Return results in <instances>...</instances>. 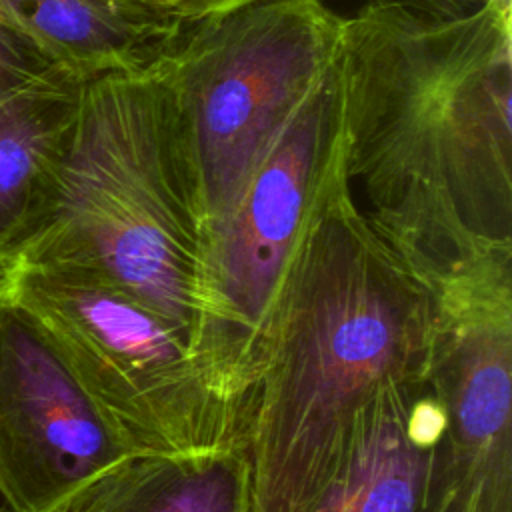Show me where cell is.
Segmentation results:
<instances>
[{"instance_id": "cell-1", "label": "cell", "mask_w": 512, "mask_h": 512, "mask_svg": "<svg viewBox=\"0 0 512 512\" xmlns=\"http://www.w3.org/2000/svg\"><path fill=\"white\" fill-rule=\"evenodd\" d=\"M340 68L346 170L374 230L430 284L512 248V6L362 4Z\"/></svg>"}, {"instance_id": "cell-2", "label": "cell", "mask_w": 512, "mask_h": 512, "mask_svg": "<svg viewBox=\"0 0 512 512\" xmlns=\"http://www.w3.org/2000/svg\"><path fill=\"white\" fill-rule=\"evenodd\" d=\"M434 288L368 222L346 158L292 246L254 350L246 512H304L362 410L428 374Z\"/></svg>"}, {"instance_id": "cell-3", "label": "cell", "mask_w": 512, "mask_h": 512, "mask_svg": "<svg viewBox=\"0 0 512 512\" xmlns=\"http://www.w3.org/2000/svg\"><path fill=\"white\" fill-rule=\"evenodd\" d=\"M12 258L100 276L254 366L220 310L206 226L148 70L82 86L68 146Z\"/></svg>"}, {"instance_id": "cell-4", "label": "cell", "mask_w": 512, "mask_h": 512, "mask_svg": "<svg viewBox=\"0 0 512 512\" xmlns=\"http://www.w3.org/2000/svg\"><path fill=\"white\" fill-rule=\"evenodd\" d=\"M4 294L36 322L130 456L242 448L254 384L246 358L80 268L12 258Z\"/></svg>"}, {"instance_id": "cell-5", "label": "cell", "mask_w": 512, "mask_h": 512, "mask_svg": "<svg viewBox=\"0 0 512 512\" xmlns=\"http://www.w3.org/2000/svg\"><path fill=\"white\" fill-rule=\"evenodd\" d=\"M322 0H258L180 30L152 74L208 232L340 52Z\"/></svg>"}, {"instance_id": "cell-6", "label": "cell", "mask_w": 512, "mask_h": 512, "mask_svg": "<svg viewBox=\"0 0 512 512\" xmlns=\"http://www.w3.org/2000/svg\"><path fill=\"white\" fill-rule=\"evenodd\" d=\"M432 288L428 378L446 410L466 512H512V248Z\"/></svg>"}, {"instance_id": "cell-7", "label": "cell", "mask_w": 512, "mask_h": 512, "mask_svg": "<svg viewBox=\"0 0 512 512\" xmlns=\"http://www.w3.org/2000/svg\"><path fill=\"white\" fill-rule=\"evenodd\" d=\"M346 158L340 52L208 232V262L220 310L234 334L256 342L292 246L330 172Z\"/></svg>"}, {"instance_id": "cell-8", "label": "cell", "mask_w": 512, "mask_h": 512, "mask_svg": "<svg viewBox=\"0 0 512 512\" xmlns=\"http://www.w3.org/2000/svg\"><path fill=\"white\" fill-rule=\"evenodd\" d=\"M132 458L36 322L0 298V506L54 512Z\"/></svg>"}, {"instance_id": "cell-9", "label": "cell", "mask_w": 512, "mask_h": 512, "mask_svg": "<svg viewBox=\"0 0 512 512\" xmlns=\"http://www.w3.org/2000/svg\"><path fill=\"white\" fill-rule=\"evenodd\" d=\"M462 490L428 374L380 392L304 512H440Z\"/></svg>"}, {"instance_id": "cell-10", "label": "cell", "mask_w": 512, "mask_h": 512, "mask_svg": "<svg viewBox=\"0 0 512 512\" xmlns=\"http://www.w3.org/2000/svg\"><path fill=\"white\" fill-rule=\"evenodd\" d=\"M0 18L80 82L148 70L182 30L118 0H0Z\"/></svg>"}, {"instance_id": "cell-11", "label": "cell", "mask_w": 512, "mask_h": 512, "mask_svg": "<svg viewBox=\"0 0 512 512\" xmlns=\"http://www.w3.org/2000/svg\"><path fill=\"white\" fill-rule=\"evenodd\" d=\"M84 84L56 72L0 108V256L12 258L46 198Z\"/></svg>"}, {"instance_id": "cell-12", "label": "cell", "mask_w": 512, "mask_h": 512, "mask_svg": "<svg viewBox=\"0 0 512 512\" xmlns=\"http://www.w3.org/2000/svg\"><path fill=\"white\" fill-rule=\"evenodd\" d=\"M58 512H246L244 450L126 458Z\"/></svg>"}, {"instance_id": "cell-13", "label": "cell", "mask_w": 512, "mask_h": 512, "mask_svg": "<svg viewBox=\"0 0 512 512\" xmlns=\"http://www.w3.org/2000/svg\"><path fill=\"white\" fill-rule=\"evenodd\" d=\"M56 72L20 30L0 18V108Z\"/></svg>"}, {"instance_id": "cell-14", "label": "cell", "mask_w": 512, "mask_h": 512, "mask_svg": "<svg viewBox=\"0 0 512 512\" xmlns=\"http://www.w3.org/2000/svg\"><path fill=\"white\" fill-rule=\"evenodd\" d=\"M136 14L168 26L186 28L224 16L258 0H118Z\"/></svg>"}, {"instance_id": "cell-15", "label": "cell", "mask_w": 512, "mask_h": 512, "mask_svg": "<svg viewBox=\"0 0 512 512\" xmlns=\"http://www.w3.org/2000/svg\"><path fill=\"white\" fill-rule=\"evenodd\" d=\"M364 4H396L432 16H462L484 4L512 6V0H364Z\"/></svg>"}, {"instance_id": "cell-16", "label": "cell", "mask_w": 512, "mask_h": 512, "mask_svg": "<svg viewBox=\"0 0 512 512\" xmlns=\"http://www.w3.org/2000/svg\"><path fill=\"white\" fill-rule=\"evenodd\" d=\"M440 512H466V502H464V492L458 490L452 494V498L442 506Z\"/></svg>"}, {"instance_id": "cell-17", "label": "cell", "mask_w": 512, "mask_h": 512, "mask_svg": "<svg viewBox=\"0 0 512 512\" xmlns=\"http://www.w3.org/2000/svg\"><path fill=\"white\" fill-rule=\"evenodd\" d=\"M10 264H12V258L0 256V298L4 296V290H6V282H8V272H10Z\"/></svg>"}, {"instance_id": "cell-18", "label": "cell", "mask_w": 512, "mask_h": 512, "mask_svg": "<svg viewBox=\"0 0 512 512\" xmlns=\"http://www.w3.org/2000/svg\"><path fill=\"white\" fill-rule=\"evenodd\" d=\"M0 512H6V510H4V508H2V506H0Z\"/></svg>"}, {"instance_id": "cell-19", "label": "cell", "mask_w": 512, "mask_h": 512, "mask_svg": "<svg viewBox=\"0 0 512 512\" xmlns=\"http://www.w3.org/2000/svg\"><path fill=\"white\" fill-rule=\"evenodd\" d=\"M54 512H58V510H54Z\"/></svg>"}]
</instances>
